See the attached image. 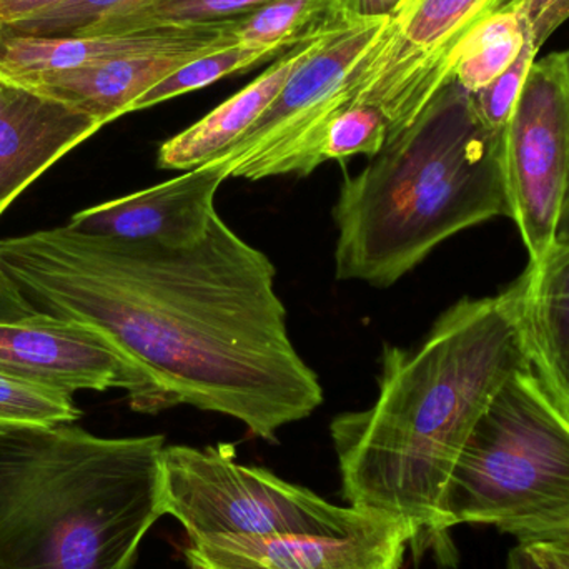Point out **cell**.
<instances>
[{
    "mask_svg": "<svg viewBox=\"0 0 569 569\" xmlns=\"http://www.w3.org/2000/svg\"><path fill=\"white\" fill-rule=\"evenodd\" d=\"M511 219L530 263L553 250L569 183V50L537 60L503 130Z\"/></svg>",
    "mask_w": 569,
    "mask_h": 569,
    "instance_id": "9",
    "label": "cell"
},
{
    "mask_svg": "<svg viewBox=\"0 0 569 569\" xmlns=\"http://www.w3.org/2000/svg\"><path fill=\"white\" fill-rule=\"evenodd\" d=\"M36 310L29 298L0 269V320L19 318Z\"/></svg>",
    "mask_w": 569,
    "mask_h": 569,
    "instance_id": "29",
    "label": "cell"
},
{
    "mask_svg": "<svg viewBox=\"0 0 569 569\" xmlns=\"http://www.w3.org/2000/svg\"><path fill=\"white\" fill-rule=\"evenodd\" d=\"M500 0H401L355 76L351 106L377 107L395 139L453 80L463 40Z\"/></svg>",
    "mask_w": 569,
    "mask_h": 569,
    "instance_id": "8",
    "label": "cell"
},
{
    "mask_svg": "<svg viewBox=\"0 0 569 569\" xmlns=\"http://www.w3.org/2000/svg\"><path fill=\"white\" fill-rule=\"evenodd\" d=\"M535 557L550 569H569V535L528 541Z\"/></svg>",
    "mask_w": 569,
    "mask_h": 569,
    "instance_id": "28",
    "label": "cell"
},
{
    "mask_svg": "<svg viewBox=\"0 0 569 569\" xmlns=\"http://www.w3.org/2000/svg\"><path fill=\"white\" fill-rule=\"evenodd\" d=\"M288 50H290L288 47L280 46L252 47L236 43L227 49L207 53V56L199 57L187 66L180 67L162 82L157 83L146 96L137 100L132 112L150 109V107L159 106V103L176 99V97L196 92L203 87L212 86L217 80L226 79L233 73L246 72L260 63L282 57Z\"/></svg>",
    "mask_w": 569,
    "mask_h": 569,
    "instance_id": "21",
    "label": "cell"
},
{
    "mask_svg": "<svg viewBox=\"0 0 569 569\" xmlns=\"http://www.w3.org/2000/svg\"><path fill=\"white\" fill-rule=\"evenodd\" d=\"M351 19L355 17H340L320 32L297 43L246 89L220 103L189 129L163 142L157 153V167L162 170L189 172L212 162L230 147L236 146L272 106L298 66L323 42L328 33Z\"/></svg>",
    "mask_w": 569,
    "mask_h": 569,
    "instance_id": "15",
    "label": "cell"
},
{
    "mask_svg": "<svg viewBox=\"0 0 569 569\" xmlns=\"http://www.w3.org/2000/svg\"><path fill=\"white\" fill-rule=\"evenodd\" d=\"M0 370L56 390H123L139 413L162 411L142 368L96 328L36 310L0 320Z\"/></svg>",
    "mask_w": 569,
    "mask_h": 569,
    "instance_id": "10",
    "label": "cell"
},
{
    "mask_svg": "<svg viewBox=\"0 0 569 569\" xmlns=\"http://www.w3.org/2000/svg\"><path fill=\"white\" fill-rule=\"evenodd\" d=\"M390 17L351 19L298 66L256 126L212 160L229 179L307 177L321 166L328 123L353 103L358 66ZM210 163V162H209Z\"/></svg>",
    "mask_w": 569,
    "mask_h": 569,
    "instance_id": "7",
    "label": "cell"
},
{
    "mask_svg": "<svg viewBox=\"0 0 569 569\" xmlns=\"http://www.w3.org/2000/svg\"><path fill=\"white\" fill-rule=\"evenodd\" d=\"M523 328L538 377L569 415V246L525 270Z\"/></svg>",
    "mask_w": 569,
    "mask_h": 569,
    "instance_id": "17",
    "label": "cell"
},
{
    "mask_svg": "<svg viewBox=\"0 0 569 569\" xmlns=\"http://www.w3.org/2000/svg\"><path fill=\"white\" fill-rule=\"evenodd\" d=\"M102 127L96 117L0 76V217L30 183Z\"/></svg>",
    "mask_w": 569,
    "mask_h": 569,
    "instance_id": "13",
    "label": "cell"
},
{
    "mask_svg": "<svg viewBox=\"0 0 569 569\" xmlns=\"http://www.w3.org/2000/svg\"><path fill=\"white\" fill-rule=\"evenodd\" d=\"M538 52H540V47L537 46L530 33L517 60L493 82L488 83L478 92L471 93L475 113L487 129L505 130L507 123L510 122L518 100L523 93L531 67L537 62Z\"/></svg>",
    "mask_w": 569,
    "mask_h": 569,
    "instance_id": "25",
    "label": "cell"
},
{
    "mask_svg": "<svg viewBox=\"0 0 569 569\" xmlns=\"http://www.w3.org/2000/svg\"><path fill=\"white\" fill-rule=\"evenodd\" d=\"M528 36L523 19L515 10H497L461 43L455 57L453 80L468 92H478L517 60Z\"/></svg>",
    "mask_w": 569,
    "mask_h": 569,
    "instance_id": "18",
    "label": "cell"
},
{
    "mask_svg": "<svg viewBox=\"0 0 569 569\" xmlns=\"http://www.w3.org/2000/svg\"><path fill=\"white\" fill-rule=\"evenodd\" d=\"M343 16H350L343 0H270L240 17L233 37L243 46L291 49Z\"/></svg>",
    "mask_w": 569,
    "mask_h": 569,
    "instance_id": "19",
    "label": "cell"
},
{
    "mask_svg": "<svg viewBox=\"0 0 569 569\" xmlns=\"http://www.w3.org/2000/svg\"><path fill=\"white\" fill-rule=\"evenodd\" d=\"M207 53L212 52L142 53L20 83L62 100L107 126L132 112L137 100L170 73Z\"/></svg>",
    "mask_w": 569,
    "mask_h": 569,
    "instance_id": "16",
    "label": "cell"
},
{
    "mask_svg": "<svg viewBox=\"0 0 569 569\" xmlns=\"http://www.w3.org/2000/svg\"><path fill=\"white\" fill-rule=\"evenodd\" d=\"M569 535V533H568Z\"/></svg>",
    "mask_w": 569,
    "mask_h": 569,
    "instance_id": "34",
    "label": "cell"
},
{
    "mask_svg": "<svg viewBox=\"0 0 569 569\" xmlns=\"http://www.w3.org/2000/svg\"><path fill=\"white\" fill-rule=\"evenodd\" d=\"M508 569H550L541 563L525 543L518 545L508 558Z\"/></svg>",
    "mask_w": 569,
    "mask_h": 569,
    "instance_id": "31",
    "label": "cell"
},
{
    "mask_svg": "<svg viewBox=\"0 0 569 569\" xmlns=\"http://www.w3.org/2000/svg\"><path fill=\"white\" fill-rule=\"evenodd\" d=\"M67 0H0V29L62 6Z\"/></svg>",
    "mask_w": 569,
    "mask_h": 569,
    "instance_id": "27",
    "label": "cell"
},
{
    "mask_svg": "<svg viewBox=\"0 0 569 569\" xmlns=\"http://www.w3.org/2000/svg\"><path fill=\"white\" fill-rule=\"evenodd\" d=\"M523 297L521 276L495 297L457 301L413 350L385 343L375 403L331 420L345 501L407 523L417 557L450 548L455 465L495 395L531 367Z\"/></svg>",
    "mask_w": 569,
    "mask_h": 569,
    "instance_id": "2",
    "label": "cell"
},
{
    "mask_svg": "<svg viewBox=\"0 0 569 569\" xmlns=\"http://www.w3.org/2000/svg\"><path fill=\"white\" fill-rule=\"evenodd\" d=\"M505 7L523 19L540 49L569 19V0H511Z\"/></svg>",
    "mask_w": 569,
    "mask_h": 569,
    "instance_id": "26",
    "label": "cell"
},
{
    "mask_svg": "<svg viewBox=\"0 0 569 569\" xmlns=\"http://www.w3.org/2000/svg\"><path fill=\"white\" fill-rule=\"evenodd\" d=\"M401 0H343L345 10L357 19H383L391 17Z\"/></svg>",
    "mask_w": 569,
    "mask_h": 569,
    "instance_id": "30",
    "label": "cell"
},
{
    "mask_svg": "<svg viewBox=\"0 0 569 569\" xmlns=\"http://www.w3.org/2000/svg\"><path fill=\"white\" fill-rule=\"evenodd\" d=\"M163 510L189 540L209 537L347 538L380 515L337 507L272 471L237 461L232 445H173L162 457Z\"/></svg>",
    "mask_w": 569,
    "mask_h": 569,
    "instance_id": "6",
    "label": "cell"
},
{
    "mask_svg": "<svg viewBox=\"0 0 569 569\" xmlns=\"http://www.w3.org/2000/svg\"><path fill=\"white\" fill-rule=\"evenodd\" d=\"M463 523L520 543L569 533V415L533 365L495 395L455 465L445 530Z\"/></svg>",
    "mask_w": 569,
    "mask_h": 569,
    "instance_id": "5",
    "label": "cell"
},
{
    "mask_svg": "<svg viewBox=\"0 0 569 569\" xmlns=\"http://www.w3.org/2000/svg\"><path fill=\"white\" fill-rule=\"evenodd\" d=\"M0 269L33 307L122 348L162 411H212L272 443L323 403L320 378L291 341L276 266L219 213L186 246L69 227L9 237L0 240Z\"/></svg>",
    "mask_w": 569,
    "mask_h": 569,
    "instance_id": "1",
    "label": "cell"
},
{
    "mask_svg": "<svg viewBox=\"0 0 569 569\" xmlns=\"http://www.w3.org/2000/svg\"><path fill=\"white\" fill-rule=\"evenodd\" d=\"M270 0H153L109 17L73 36H127L173 27H196L246 16Z\"/></svg>",
    "mask_w": 569,
    "mask_h": 569,
    "instance_id": "20",
    "label": "cell"
},
{
    "mask_svg": "<svg viewBox=\"0 0 569 569\" xmlns=\"http://www.w3.org/2000/svg\"><path fill=\"white\" fill-rule=\"evenodd\" d=\"M166 437L0 431V569H130L166 515Z\"/></svg>",
    "mask_w": 569,
    "mask_h": 569,
    "instance_id": "4",
    "label": "cell"
},
{
    "mask_svg": "<svg viewBox=\"0 0 569 569\" xmlns=\"http://www.w3.org/2000/svg\"><path fill=\"white\" fill-rule=\"evenodd\" d=\"M510 2H511V0H500V9H501V7H505V6H507V3H510ZM500 9H498V10H500Z\"/></svg>",
    "mask_w": 569,
    "mask_h": 569,
    "instance_id": "33",
    "label": "cell"
},
{
    "mask_svg": "<svg viewBox=\"0 0 569 569\" xmlns=\"http://www.w3.org/2000/svg\"><path fill=\"white\" fill-rule=\"evenodd\" d=\"M388 139V122L383 113L371 106H350L328 123L321 146V162H345L355 156L373 159Z\"/></svg>",
    "mask_w": 569,
    "mask_h": 569,
    "instance_id": "23",
    "label": "cell"
},
{
    "mask_svg": "<svg viewBox=\"0 0 569 569\" xmlns=\"http://www.w3.org/2000/svg\"><path fill=\"white\" fill-rule=\"evenodd\" d=\"M557 246H569V183L567 197H565L563 210H561L560 222H558L555 247Z\"/></svg>",
    "mask_w": 569,
    "mask_h": 569,
    "instance_id": "32",
    "label": "cell"
},
{
    "mask_svg": "<svg viewBox=\"0 0 569 569\" xmlns=\"http://www.w3.org/2000/svg\"><path fill=\"white\" fill-rule=\"evenodd\" d=\"M80 417L72 395L0 370V431L76 423Z\"/></svg>",
    "mask_w": 569,
    "mask_h": 569,
    "instance_id": "22",
    "label": "cell"
},
{
    "mask_svg": "<svg viewBox=\"0 0 569 569\" xmlns=\"http://www.w3.org/2000/svg\"><path fill=\"white\" fill-rule=\"evenodd\" d=\"M411 530L377 517L347 538L209 537L183 548L189 569H401Z\"/></svg>",
    "mask_w": 569,
    "mask_h": 569,
    "instance_id": "11",
    "label": "cell"
},
{
    "mask_svg": "<svg viewBox=\"0 0 569 569\" xmlns=\"http://www.w3.org/2000/svg\"><path fill=\"white\" fill-rule=\"evenodd\" d=\"M226 180L222 167L206 163L159 186L80 210L66 227L127 242L186 246L199 240L219 213L216 197Z\"/></svg>",
    "mask_w": 569,
    "mask_h": 569,
    "instance_id": "12",
    "label": "cell"
},
{
    "mask_svg": "<svg viewBox=\"0 0 569 569\" xmlns=\"http://www.w3.org/2000/svg\"><path fill=\"white\" fill-rule=\"evenodd\" d=\"M331 216L337 279L393 287L450 237L511 219L503 130L487 129L471 93L451 80L361 172L345 177Z\"/></svg>",
    "mask_w": 569,
    "mask_h": 569,
    "instance_id": "3",
    "label": "cell"
},
{
    "mask_svg": "<svg viewBox=\"0 0 569 569\" xmlns=\"http://www.w3.org/2000/svg\"><path fill=\"white\" fill-rule=\"evenodd\" d=\"M240 17L196 27H173L127 36H23L0 29V76L16 82L69 72L142 53L217 50L236 46Z\"/></svg>",
    "mask_w": 569,
    "mask_h": 569,
    "instance_id": "14",
    "label": "cell"
},
{
    "mask_svg": "<svg viewBox=\"0 0 569 569\" xmlns=\"http://www.w3.org/2000/svg\"><path fill=\"white\" fill-rule=\"evenodd\" d=\"M149 2L153 0H67L56 9L2 27V30L23 36H73L100 20L132 12Z\"/></svg>",
    "mask_w": 569,
    "mask_h": 569,
    "instance_id": "24",
    "label": "cell"
}]
</instances>
